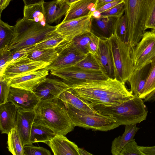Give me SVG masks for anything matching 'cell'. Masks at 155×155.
<instances>
[{
    "instance_id": "obj_39",
    "label": "cell",
    "mask_w": 155,
    "mask_h": 155,
    "mask_svg": "<svg viewBox=\"0 0 155 155\" xmlns=\"http://www.w3.org/2000/svg\"><path fill=\"white\" fill-rule=\"evenodd\" d=\"M24 155H51V152L42 147H36L31 145L23 146Z\"/></svg>"
},
{
    "instance_id": "obj_42",
    "label": "cell",
    "mask_w": 155,
    "mask_h": 155,
    "mask_svg": "<svg viewBox=\"0 0 155 155\" xmlns=\"http://www.w3.org/2000/svg\"><path fill=\"white\" fill-rule=\"evenodd\" d=\"M148 28L155 31V3L145 24V30Z\"/></svg>"
},
{
    "instance_id": "obj_26",
    "label": "cell",
    "mask_w": 155,
    "mask_h": 155,
    "mask_svg": "<svg viewBox=\"0 0 155 155\" xmlns=\"http://www.w3.org/2000/svg\"><path fill=\"white\" fill-rule=\"evenodd\" d=\"M59 97L64 103L68 104L80 110L94 112H98L89 103L75 94L71 88L65 91L60 94Z\"/></svg>"
},
{
    "instance_id": "obj_19",
    "label": "cell",
    "mask_w": 155,
    "mask_h": 155,
    "mask_svg": "<svg viewBox=\"0 0 155 155\" xmlns=\"http://www.w3.org/2000/svg\"><path fill=\"white\" fill-rule=\"evenodd\" d=\"M97 0H79L70 5L62 21L92 15L96 10Z\"/></svg>"
},
{
    "instance_id": "obj_37",
    "label": "cell",
    "mask_w": 155,
    "mask_h": 155,
    "mask_svg": "<svg viewBox=\"0 0 155 155\" xmlns=\"http://www.w3.org/2000/svg\"><path fill=\"white\" fill-rule=\"evenodd\" d=\"M10 81V79H5L0 77V105L5 104L8 102L11 88Z\"/></svg>"
},
{
    "instance_id": "obj_49",
    "label": "cell",
    "mask_w": 155,
    "mask_h": 155,
    "mask_svg": "<svg viewBox=\"0 0 155 155\" xmlns=\"http://www.w3.org/2000/svg\"><path fill=\"white\" fill-rule=\"evenodd\" d=\"M114 0H97L96 9L100 8L105 4Z\"/></svg>"
},
{
    "instance_id": "obj_32",
    "label": "cell",
    "mask_w": 155,
    "mask_h": 155,
    "mask_svg": "<svg viewBox=\"0 0 155 155\" xmlns=\"http://www.w3.org/2000/svg\"><path fill=\"white\" fill-rule=\"evenodd\" d=\"M114 33L120 40L129 46L128 21L125 14L117 18Z\"/></svg>"
},
{
    "instance_id": "obj_11",
    "label": "cell",
    "mask_w": 155,
    "mask_h": 155,
    "mask_svg": "<svg viewBox=\"0 0 155 155\" xmlns=\"http://www.w3.org/2000/svg\"><path fill=\"white\" fill-rule=\"evenodd\" d=\"M92 15L66 21L56 26V30L70 41L75 37L90 31Z\"/></svg>"
},
{
    "instance_id": "obj_45",
    "label": "cell",
    "mask_w": 155,
    "mask_h": 155,
    "mask_svg": "<svg viewBox=\"0 0 155 155\" xmlns=\"http://www.w3.org/2000/svg\"><path fill=\"white\" fill-rule=\"evenodd\" d=\"M25 6L42 3L44 0H22Z\"/></svg>"
},
{
    "instance_id": "obj_51",
    "label": "cell",
    "mask_w": 155,
    "mask_h": 155,
    "mask_svg": "<svg viewBox=\"0 0 155 155\" xmlns=\"http://www.w3.org/2000/svg\"><path fill=\"white\" fill-rule=\"evenodd\" d=\"M78 0H77V1H78Z\"/></svg>"
},
{
    "instance_id": "obj_21",
    "label": "cell",
    "mask_w": 155,
    "mask_h": 155,
    "mask_svg": "<svg viewBox=\"0 0 155 155\" xmlns=\"http://www.w3.org/2000/svg\"><path fill=\"white\" fill-rule=\"evenodd\" d=\"M17 111V107L11 102L0 105V130L2 134H8L15 127Z\"/></svg>"
},
{
    "instance_id": "obj_15",
    "label": "cell",
    "mask_w": 155,
    "mask_h": 155,
    "mask_svg": "<svg viewBox=\"0 0 155 155\" xmlns=\"http://www.w3.org/2000/svg\"><path fill=\"white\" fill-rule=\"evenodd\" d=\"M93 55L99 63L101 71L108 78H115L113 56L108 39L99 38L97 50Z\"/></svg>"
},
{
    "instance_id": "obj_22",
    "label": "cell",
    "mask_w": 155,
    "mask_h": 155,
    "mask_svg": "<svg viewBox=\"0 0 155 155\" xmlns=\"http://www.w3.org/2000/svg\"><path fill=\"white\" fill-rule=\"evenodd\" d=\"M43 6L46 23L49 25L59 22L68 11L69 6L65 5L60 7L57 0L44 2Z\"/></svg>"
},
{
    "instance_id": "obj_16",
    "label": "cell",
    "mask_w": 155,
    "mask_h": 155,
    "mask_svg": "<svg viewBox=\"0 0 155 155\" xmlns=\"http://www.w3.org/2000/svg\"><path fill=\"white\" fill-rule=\"evenodd\" d=\"M39 100L32 91L11 87L8 102L14 104L18 109L33 110Z\"/></svg>"
},
{
    "instance_id": "obj_29",
    "label": "cell",
    "mask_w": 155,
    "mask_h": 155,
    "mask_svg": "<svg viewBox=\"0 0 155 155\" xmlns=\"http://www.w3.org/2000/svg\"><path fill=\"white\" fill-rule=\"evenodd\" d=\"M65 38L63 35L55 30L34 44L35 50L55 48Z\"/></svg>"
},
{
    "instance_id": "obj_35",
    "label": "cell",
    "mask_w": 155,
    "mask_h": 155,
    "mask_svg": "<svg viewBox=\"0 0 155 155\" xmlns=\"http://www.w3.org/2000/svg\"><path fill=\"white\" fill-rule=\"evenodd\" d=\"M73 66L85 70L101 71L98 61L94 56L91 53L87 54L84 58Z\"/></svg>"
},
{
    "instance_id": "obj_4",
    "label": "cell",
    "mask_w": 155,
    "mask_h": 155,
    "mask_svg": "<svg viewBox=\"0 0 155 155\" xmlns=\"http://www.w3.org/2000/svg\"><path fill=\"white\" fill-rule=\"evenodd\" d=\"M125 14L128 24L129 44L130 49L141 39L145 24L155 0H124Z\"/></svg>"
},
{
    "instance_id": "obj_38",
    "label": "cell",
    "mask_w": 155,
    "mask_h": 155,
    "mask_svg": "<svg viewBox=\"0 0 155 155\" xmlns=\"http://www.w3.org/2000/svg\"><path fill=\"white\" fill-rule=\"evenodd\" d=\"M125 10V5L124 2L107 11L101 13L100 16L118 18L123 15Z\"/></svg>"
},
{
    "instance_id": "obj_6",
    "label": "cell",
    "mask_w": 155,
    "mask_h": 155,
    "mask_svg": "<svg viewBox=\"0 0 155 155\" xmlns=\"http://www.w3.org/2000/svg\"><path fill=\"white\" fill-rule=\"evenodd\" d=\"M68 115L75 126L96 130L107 131L120 126L113 118L94 112L81 110L64 103Z\"/></svg>"
},
{
    "instance_id": "obj_30",
    "label": "cell",
    "mask_w": 155,
    "mask_h": 155,
    "mask_svg": "<svg viewBox=\"0 0 155 155\" xmlns=\"http://www.w3.org/2000/svg\"><path fill=\"white\" fill-rule=\"evenodd\" d=\"M55 48L35 50L28 55L30 59L37 61L52 63L58 56Z\"/></svg>"
},
{
    "instance_id": "obj_20",
    "label": "cell",
    "mask_w": 155,
    "mask_h": 155,
    "mask_svg": "<svg viewBox=\"0 0 155 155\" xmlns=\"http://www.w3.org/2000/svg\"><path fill=\"white\" fill-rule=\"evenodd\" d=\"M44 143L49 147L54 155H79L78 146L63 135H57Z\"/></svg>"
},
{
    "instance_id": "obj_2",
    "label": "cell",
    "mask_w": 155,
    "mask_h": 155,
    "mask_svg": "<svg viewBox=\"0 0 155 155\" xmlns=\"http://www.w3.org/2000/svg\"><path fill=\"white\" fill-rule=\"evenodd\" d=\"M34 110L35 116L33 123L48 127L57 135L65 136L75 127L64 102L59 97L48 101L40 100Z\"/></svg>"
},
{
    "instance_id": "obj_13",
    "label": "cell",
    "mask_w": 155,
    "mask_h": 155,
    "mask_svg": "<svg viewBox=\"0 0 155 155\" xmlns=\"http://www.w3.org/2000/svg\"><path fill=\"white\" fill-rule=\"evenodd\" d=\"M49 70L46 68L32 71L10 80L11 87L34 92L37 87L46 78Z\"/></svg>"
},
{
    "instance_id": "obj_9",
    "label": "cell",
    "mask_w": 155,
    "mask_h": 155,
    "mask_svg": "<svg viewBox=\"0 0 155 155\" xmlns=\"http://www.w3.org/2000/svg\"><path fill=\"white\" fill-rule=\"evenodd\" d=\"M134 70L150 64L155 56V31H145L140 41L130 49Z\"/></svg>"
},
{
    "instance_id": "obj_50",
    "label": "cell",
    "mask_w": 155,
    "mask_h": 155,
    "mask_svg": "<svg viewBox=\"0 0 155 155\" xmlns=\"http://www.w3.org/2000/svg\"><path fill=\"white\" fill-rule=\"evenodd\" d=\"M78 152L79 155H92L91 153L88 152L84 149L79 148Z\"/></svg>"
},
{
    "instance_id": "obj_14",
    "label": "cell",
    "mask_w": 155,
    "mask_h": 155,
    "mask_svg": "<svg viewBox=\"0 0 155 155\" xmlns=\"http://www.w3.org/2000/svg\"><path fill=\"white\" fill-rule=\"evenodd\" d=\"M69 88L68 86L62 80L47 77L33 92L39 101H48L59 97Z\"/></svg>"
},
{
    "instance_id": "obj_12",
    "label": "cell",
    "mask_w": 155,
    "mask_h": 155,
    "mask_svg": "<svg viewBox=\"0 0 155 155\" xmlns=\"http://www.w3.org/2000/svg\"><path fill=\"white\" fill-rule=\"evenodd\" d=\"M55 49L58 55L55 60L46 68L49 71L73 66L87 55L73 50L63 41Z\"/></svg>"
},
{
    "instance_id": "obj_5",
    "label": "cell",
    "mask_w": 155,
    "mask_h": 155,
    "mask_svg": "<svg viewBox=\"0 0 155 155\" xmlns=\"http://www.w3.org/2000/svg\"><path fill=\"white\" fill-rule=\"evenodd\" d=\"M14 26L13 37L8 48L12 52L34 45L56 28V26L44 25L23 18L18 20Z\"/></svg>"
},
{
    "instance_id": "obj_41",
    "label": "cell",
    "mask_w": 155,
    "mask_h": 155,
    "mask_svg": "<svg viewBox=\"0 0 155 155\" xmlns=\"http://www.w3.org/2000/svg\"><path fill=\"white\" fill-rule=\"evenodd\" d=\"M34 50H35V49L34 45L22 48L12 52L13 53V56L12 59L10 62L23 56L28 55Z\"/></svg>"
},
{
    "instance_id": "obj_7",
    "label": "cell",
    "mask_w": 155,
    "mask_h": 155,
    "mask_svg": "<svg viewBox=\"0 0 155 155\" xmlns=\"http://www.w3.org/2000/svg\"><path fill=\"white\" fill-rule=\"evenodd\" d=\"M108 40L113 56L115 78L125 84L134 70L130 48L114 33Z\"/></svg>"
},
{
    "instance_id": "obj_17",
    "label": "cell",
    "mask_w": 155,
    "mask_h": 155,
    "mask_svg": "<svg viewBox=\"0 0 155 155\" xmlns=\"http://www.w3.org/2000/svg\"><path fill=\"white\" fill-rule=\"evenodd\" d=\"M35 113L33 110L18 109L15 124L16 128L21 139L23 146L32 144L30 142V135Z\"/></svg>"
},
{
    "instance_id": "obj_34",
    "label": "cell",
    "mask_w": 155,
    "mask_h": 155,
    "mask_svg": "<svg viewBox=\"0 0 155 155\" xmlns=\"http://www.w3.org/2000/svg\"><path fill=\"white\" fill-rule=\"evenodd\" d=\"M150 71L145 86L139 97L144 99L149 94L155 90V56L150 63Z\"/></svg>"
},
{
    "instance_id": "obj_3",
    "label": "cell",
    "mask_w": 155,
    "mask_h": 155,
    "mask_svg": "<svg viewBox=\"0 0 155 155\" xmlns=\"http://www.w3.org/2000/svg\"><path fill=\"white\" fill-rule=\"evenodd\" d=\"M92 107L100 113L113 118L120 125L139 123L146 119L148 114L143 100L137 94L118 104Z\"/></svg>"
},
{
    "instance_id": "obj_27",
    "label": "cell",
    "mask_w": 155,
    "mask_h": 155,
    "mask_svg": "<svg viewBox=\"0 0 155 155\" xmlns=\"http://www.w3.org/2000/svg\"><path fill=\"white\" fill-rule=\"evenodd\" d=\"M57 134L51 128L45 126L33 123L30 135L31 143H44L49 141Z\"/></svg>"
},
{
    "instance_id": "obj_48",
    "label": "cell",
    "mask_w": 155,
    "mask_h": 155,
    "mask_svg": "<svg viewBox=\"0 0 155 155\" xmlns=\"http://www.w3.org/2000/svg\"><path fill=\"white\" fill-rule=\"evenodd\" d=\"M145 102H153L155 101V90L149 94L144 99Z\"/></svg>"
},
{
    "instance_id": "obj_24",
    "label": "cell",
    "mask_w": 155,
    "mask_h": 155,
    "mask_svg": "<svg viewBox=\"0 0 155 155\" xmlns=\"http://www.w3.org/2000/svg\"><path fill=\"white\" fill-rule=\"evenodd\" d=\"M125 126L123 134L114 138L112 142L111 153L113 155H119L123 147L134 139L135 134L140 128L137 127L136 124Z\"/></svg>"
},
{
    "instance_id": "obj_40",
    "label": "cell",
    "mask_w": 155,
    "mask_h": 155,
    "mask_svg": "<svg viewBox=\"0 0 155 155\" xmlns=\"http://www.w3.org/2000/svg\"><path fill=\"white\" fill-rule=\"evenodd\" d=\"M13 53L8 48L0 49V73L12 59Z\"/></svg>"
},
{
    "instance_id": "obj_36",
    "label": "cell",
    "mask_w": 155,
    "mask_h": 155,
    "mask_svg": "<svg viewBox=\"0 0 155 155\" xmlns=\"http://www.w3.org/2000/svg\"><path fill=\"white\" fill-rule=\"evenodd\" d=\"M119 155H145L140 150L135 139H133L123 147Z\"/></svg>"
},
{
    "instance_id": "obj_10",
    "label": "cell",
    "mask_w": 155,
    "mask_h": 155,
    "mask_svg": "<svg viewBox=\"0 0 155 155\" xmlns=\"http://www.w3.org/2000/svg\"><path fill=\"white\" fill-rule=\"evenodd\" d=\"M49 64L33 60L26 55L9 62L0 73V77L10 80L30 72L45 68Z\"/></svg>"
},
{
    "instance_id": "obj_23",
    "label": "cell",
    "mask_w": 155,
    "mask_h": 155,
    "mask_svg": "<svg viewBox=\"0 0 155 155\" xmlns=\"http://www.w3.org/2000/svg\"><path fill=\"white\" fill-rule=\"evenodd\" d=\"M150 64L140 69L134 70L128 81L130 91L133 94L140 95L147 81L150 68Z\"/></svg>"
},
{
    "instance_id": "obj_28",
    "label": "cell",
    "mask_w": 155,
    "mask_h": 155,
    "mask_svg": "<svg viewBox=\"0 0 155 155\" xmlns=\"http://www.w3.org/2000/svg\"><path fill=\"white\" fill-rule=\"evenodd\" d=\"M23 19L40 22L45 25V18L43 3L24 6L23 9Z\"/></svg>"
},
{
    "instance_id": "obj_47",
    "label": "cell",
    "mask_w": 155,
    "mask_h": 155,
    "mask_svg": "<svg viewBox=\"0 0 155 155\" xmlns=\"http://www.w3.org/2000/svg\"><path fill=\"white\" fill-rule=\"evenodd\" d=\"M77 1V0H57V3L61 7L66 5L70 6L72 3Z\"/></svg>"
},
{
    "instance_id": "obj_33",
    "label": "cell",
    "mask_w": 155,
    "mask_h": 155,
    "mask_svg": "<svg viewBox=\"0 0 155 155\" xmlns=\"http://www.w3.org/2000/svg\"><path fill=\"white\" fill-rule=\"evenodd\" d=\"M14 26H12L0 19V49L8 48L13 37Z\"/></svg>"
},
{
    "instance_id": "obj_31",
    "label": "cell",
    "mask_w": 155,
    "mask_h": 155,
    "mask_svg": "<svg viewBox=\"0 0 155 155\" xmlns=\"http://www.w3.org/2000/svg\"><path fill=\"white\" fill-rule=\"evenodd\" d=\"M7 134L8 151L13 155H24L23 146L15 127Z\"/></svg>"
},
{
    "instance_id": "obj_8",
    "label": "cell",
    "mask_w": 155,
    "mask_h": 155,
    "mask_svg": "<svg viewBox=\"0 0 155 155\" xmlns=\"http://www.w3.org/2000/svg\"><path fill=\"white\" fill-rule=\"evenodd\" d=\"M51 74L61 79L70 88L72 86L109 78L101 71L85 70L72 66L51 70Z\"/></svg>"
},
{
    "instance_id": "obj_25",
    "label": "cell",
    "mask_w": 155,
    "mask_h": 155,
    "mask_svg": "<svg viewBox=\"0 0 155 155\" xmlns=\"http://www.w3.org/2000/svg\"><path fill=\"white\" fill-rule=\"evenodd\" d=\"M94 34L91 31L76 36L70 41L64 39L65 44L72 49L81 54H87L89 53L91 41Z\"/></svg>"
},
{
    "instance_id": "obj_18",
    "label": "cell",
    "mask_w": 155,
    "mask_h": 155,
    "mask_svg": "<svg viewBox=\"0 0 155 155\" xmlns=\"http://www.w3.org/2000/svg\"><path fill=\"white\" fill-rule=\"evenodd\" d=\"M117 18L91 16L90 31L100 38L108 39L114 32L115 25Z\"/></svg>"
},
{
    "instance_id": "obj_1",
    "label": "cell",
    "mask_w": 155,
    "mask_h": 155,
    "mask_svg": "<svg viewBox=\"0 0 155 155\" xmlns=\"http://www.w3.org/2000/svg\"><path fill=\"white\" fill-rule=\"evenodd\" d=\"M125 84L115 78L74 85L73 92L92 107L97 105H113L130 98L133 94Z\"/></svg>"
},
{
    "instance_id": "obj_46",
    "label": "cell",
    "mask_w": 155,
    "mask_h": 155,
    "mask_svg": "<svg viewBox=\"0 0 155 155\" xmlns=\"http://www.w3.org/2000/svg\"><path fill=\"white\" fill-rule=\"evenodd\" d=\"M13 0H0V15L3 10L9 5L11 1Z\"/></svg>"
},
{
    "instance_id": "obj_44",
    "label": "cell",
    "mask_w": 155,
    "mask_h": 155,
    "mask_svg": "<svg viewBox=\"0 0 155 155\" xmlns=\"http://www.w3.org/2000/svg\"><path fill=\"white\" fill-rule=\"evenodd\" d=\"M139 147L145 155H155V146L152 147L139 146Z\"/></svg>"
},
{
    "instance_id": "obj_43",
    "label": "cell",
    "mask_w": 155,
    "mask_h": 155,
    "mask_svg": "<svg viewBox=\"0 0 155 155\" xmlns=\"http://www.w3.org/2000/svg\"><path fill=\"white\" fill-rule=\"evenodd\" d=\"M124 2V0H115L105 4L100 8L96 9V10L98 11L100 13H102Z\"/></svg>"
}]
</instances>
